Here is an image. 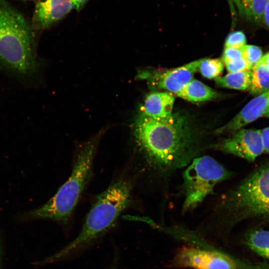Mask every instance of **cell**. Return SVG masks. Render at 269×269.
<instances>
[{"label":"cell","instance_id":"obj_1","mask_svg":"<svg viewBox=\"0 0 269 269\" xmlns=\"http://www.w3.org/2000/svg\"><path fill=\"white\" fill-rule=\"evenodd\" d=\"M134 134L159 183L162 184L167 183L178 169L211 149L216 141L179 114L156 119L140 113L134 123Z\"/></svg>","mask_w":269,"mask_h":269},{"label":"cell","instance_id":"obj_2","mask_svg":"<svg viewBox=\"0 0 269 269\" xmlns=\"http://www.w3.org/2000/svg\"><path fill=\"white\" fill-rule=\"evenodd\" d=\"M253 217L269 222V162L223 194L196 231L205 240L223 245L238 223Z\"/></svg>","mask_w":269,"mask_h":269},{"label":"cell","instance_id":"obj_3","mask_svg":"<svg viewBox=\"0 0 269 269\" xmlns=\"http://www.w3.org/2000/svg\"><path fill=\"white\" fill-rule=\"evenodd\" d=\"M31 23L5 0H0V66L20 81L32 83L40 63Z\"/></svg>","mask_w":269,"mask_h":269},{"label":"cell","instance_id":"obj_4","mask_svg":"<svg viewBox=\"0 0 269 269\" xmlns=\"http://www.w3.org/2000/svg\"><path fill=\"white\" fill-rule=\"evenodd\" d=\"M131 185L121 179L100 194L77 236L57 253L41 262L53 263L72 259L96 243L116 224L131 201Z\"/></svg>","mask_w":269,"mask_h":269},{"label":"cell","instance_id":"obj_5","mask_svg":"<svg viewBox=\"0 0 269 269\" xmlns=\"http://www.w3.org/2000/svg\"><path fill=\"white\" fill-rule=\"evenodd\" d=\"M171 236L184 244L174 251L168 264L171 269H269V265H254L232 255L184 226H175Z\"/></svg>","mask_w":269,"mask_h":269},{"label":"cell","instance_id":"obj_6","mask_svg":"<svg viewBox=\"0 0 269 269\" xmlns=\"http://www.w3.org/2000/svg\"><path fill=\"white\" fill-rule=\"evenodd\" d=\"M101 135V133L98 134L85 143L78 154L68 180L46 203L29 212L28 217L68 224L91 176L93 162Z\"/></svg>","mask_w":269,"mask_h":269},{"label":"cell","instance_id":"obj_7","mask_svg":"<svg viewBox=\"0 0 269 269\" xmlns=\"http://www.w3.org/2000/svg\"><path fill=\"white\" fill-rule=\"evenodd\" d=\"M232 175L230 170L210 156L203 155L194 159L182 172L179 188L183 197L182 214L196 209L214 193L217 184Z\"/></svg>","mask_w":269,"mask_h":269},{"label":"cell","instance_id":"obj_8","mask_svg":"<svg viewBox=\"0 0 269 269\" xmlns=\"http://www.w3.org/2000/svg\"><path fill=\"white\" fill-rule=\"evenodd\" d=\"M212 149L253 162L264 152L261 130L241 129L229 137L217 140Z\"/></svg>","mask_w":269,"mask_h":269},{"label":"cell","instance_id":"obj_9","mask_svg":"<svg viewBox=\"0 0 269 269\" xmlns=\"http://www.w3.org/2000/svg\"><path fill=\"white\" fill-rule=\"evenodd\" d=\"M73 9L72 0H38L31 24L34 31L43 30L63 19Z\"/></svg>","mask_w":269,"mask_h":269},{"label":"cell","instance_id":"obj_10","mask_svg":"<svg viewBox=\"0 0 269 269\" xmlns=\"http://www.w3.org/2000/svg\"><path fill=\"white\" fill-rule=\"evenodd\" d=\"M269 96V90L256 96L229 122L224 126L215 129L214 134L215 136H219L227 134H233L259 118L263 117Z\"/></svg>","mask_w":269,"mask_h":269},{"label":"cell","instance_id":"obj_11","mask_svg":"<svg viewBox=\"0 0 269 269\" xmlns=\"http://www.w3.org/2000/svg\"><path fill=\"white\" fill-rule=\"evenodd\" d=\"M203 58L189 62L182 66L154 73L152 83L160 89L175 94L181 90L194 76Z\"/></svg>","mask_w":269,"mask_h":269},{"label":"cell","instance_id":"obj_12","mask_svg":"<svg viewBox=\"0 0 269 269\" xmlns=\"http://www.w3.org/2000/svg\"><path fill=\"white\" fill-rule=\"evenodd\" d=\"M174 97L167 92H154L145 98L141 114L153 119H166L172 115Z\"/></svg>","mask_w":269,"mask_h":269},{"label":"cell","instance_id":"obj_13","mask_svg":"<svg viewBox=\"0 0 269 269\" xmlns=\"http://www.w3.org/2000/svg\"><path fill=\"white\" fill-rule=\"evenodd\" d=\"M178 97L193 102H201L216 98L218 94L213 89L201 81L192 79L175 94Z\"/></svg>","mask_w":269,"mask_h":269},{"label":"cell","instance_id":"obj_14","mask_svg":"<svg viewBox=\"0 0 269 269\" xmlns=\"http://www.w3.org/2000/svg\"><path fill=\"white\" fill-rule=\"evenodd\" d=\"M242 242L251 251L269 260V231L259 229L248 232Z\"/></svg>","mask_w":269,"mask_h":269},{"label":"cell","instance_id":"obj_15","mask_svg":"<svg viewBox=\"0 0 269 269\" xmlns=\"http://www.w3.org/2000/svg\"><path fill=\"white\" fill-rule=\"evenodd\" d=\"M268 0H232L237 13L245 19L255 22L263 20Z\"/></svg>","mask_w":269,"mask_h":269},{"label":"cell","instance_id":"obj_16","mask_svg":"<svg viewBox=\"0 0 269 269\" xmlns=\"http://www.w3.org/2000/svg\"><path fill=\"white\" fill-rule=\"evenodd\" d=\"M252 79L251 70L231 72L223 77L215 78L220 87L239 90H245L250 87Z\"/></svg>","mask_w":269,"mask_h":269},{"label":"cell","instance_id":"obj_17","mask_svg":"<svg viewBox=\"0 0 269 269\" xmlns=\"http://www.w3.org/2000/svg\"><path fill=\"white\" fill-rule=\"evenodd\" d=\"M252 79L249 88L256 96L269 90V70L264 66L257 64L251 70Z\"/></svg>","mask_w":269,"mask_h":269},{"label":"cell","instance_id":"obj_18","mask_svg":"<svg viewBox=\"0 0 269 269\" xmlns=\"http://www.w3.org/2000/svg\"><path fill=\"white\" fill-rule=\"evenodd\" d=\"M198 70L201 75L206 78H216L223 72L224 64L220 59L203 58Z\"/></svg>","mask_w":269,"mask_h":269},{"label":"cell","instance_id":"obj_19","mask_svg":"<svg viewBox=\"0 0 269 269\" xmlns=\"http://www.w3.org/2000/svg\"><path fill=\"white\" fill-rule=\"evenodd\" d=\"M240 49L243 58L248 63L251 69L260 61L263 56L261 48L256 45L246 44Z\"/></svg>","mask_w":269,"mask_h":269},{"label":"cell","instance_id":"obj_20","mask_svg":"<svg viewBox=\"0 0 269 269\" xmlns=\"http://www.w3.org/2000/svg\"><path fill=\"white\" fill-rule=\"evenodd\" d=\"M247 39L241 31L232 32L227 36L225 43V48L240 49L246 44Z\"/></svg>","mask_w":269,"mask_h":269},{"label":"cell","instance_id":"obj_21","mask_svg":"<svg viewBox=\"0 0 269 269\" xmlns=\"http://www.w3.org/2000/svg\"><path fill=\"white\" fill-rule=\"evenodd\" d=\"M224 63L229 73L252 70L248 63L243 58V57L233 61L226 62Z\"/></svg>","mask_w":269,"mask_h":269},{"label":"cell","instance_id":"obj_22","mask_svg":"<svg viewBox=\"0 0 269 269\" xmlns=\"http://www.w3.org/2000/svg\"><path fill=\"white\" fill-rule=\"evenodd\" d=\"M243 57L240 49L225 48L222 59L224 63L233 61Z\"/></svg>","mask_w":269,"mask_h":269},{"label":"cell","instance_id":"obj_23","mask_svg":"<svg viewBox=\"0 0 269 269\" xmlns=\"http://www.w3.org/2000/svg\"><path fill=\"white\" fill-rule=\"evenodd\" d=\"M261 136L264 151L269 153V127L261 130Z\"/></svg>","mask_w":269,"mask_h":269},{"label":"cell","instance_id":"obj_24","mask_svg":"<svg viewBox=\"0 0 269 269\" xmlns=\"http://www.w3.org/2000/svg\"><path fill=\"white\" fill-rule=\"evenodd\" d=\"M89 0H72L74 5V9H76L78 11H81Z\"/></svg>","mask_w":269,"mask_h":269},{"label":"cell","instance_id":"obj_25","mask_svg":"<svg viewBox=\"0 0 269 269\" xmlns=\"http://www.w3.org/2000/svg\"><path fill=\"white\" fill-rule=\"evenodd\" d=\"M263 20L269 27V0H268L263 14Z\"/></svg>","mask_w":269,"mask_h":269},{"label":"cell","instance_id":"obj_26","mask_svg":"<svg viewBox=\"0 0 269 269\" xmlns=\"http://www.w3.org/2000/svg\"><path fill=\"white\" fill-rule=\"evenodd\" d=\"M258 63L264 66L269 70V52L263 55Z\"/></svg>","mask_w":269,"mask_h":269},{"label":"cell","instance_id":"obj_27","mask_svg":"<svg viewBox=\"0 0 269 269\" xmlns=\"http://www.w3.org/2000/svg\"><path fill=\"white\" fill-rule=\"evenodd\" d=\"M228 4H229V8H230V13H231V16H232V20H236V17H237V12L236 11V9H235V6L233 4V3L232 2V0H227Z\"/></svg>","mask_w":269,"mask_h":269},{"label":"cell","instance_id":"obj_28","mask_svg":"<svg viewBox=\"0 0 269 269\" xmlns=\"http://www.w3.org/2000/svg\"><path fill=\"white\" fill-rule=\"evenodd\" d=\"M263 117L269 118V96L267 101L266 109L264 114Z\"/></svg>","mask_w":269,"mask_h":269},{"label":"cell","instance_id":"obj_29","mask_svg":"<svg viewBox=\"0 0 269 269\" xmlns=\"http://www.w3.org/2000/svg\"></svg>","mask_w":269,"mask_h":269}]
</instances>
